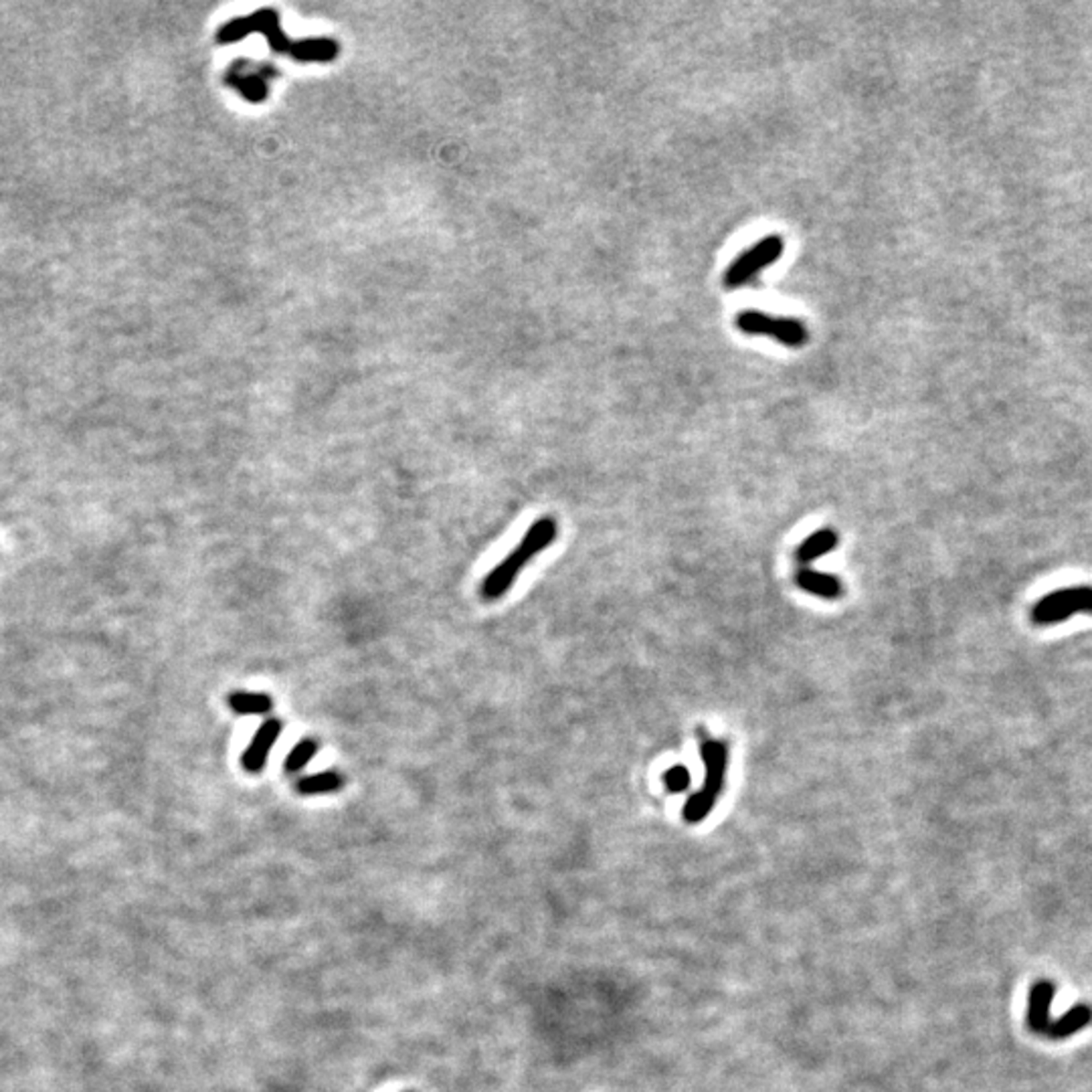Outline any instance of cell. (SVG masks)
Masks as SVG:
<instances>
[{
    "label": "cell",
    "instance_id": "9",
    "mask_svg": "<svg viewBox=\"0 0 1092 1092\" xmlns=\"http://www.w3.org/2000/svg\"><path fill=\"white\" fill-rule=\"evenodd\" d=\"M797 585L802 587L805 593H812V595L827 599V601H834V599L844 595V585L840 579L834 575H827V572L814 571L809 567L799 569Z\"/></svg>",
    "mask_w": 1092,
    "mask_h": 1092
},
{
    "label": "cell",
    "instance_id": "4",
    "mask_svg": "<svg viewBox=\"0 0 1092 1092\" xmlns=\"http://www.w3.org/2000/svg\"><path fill=\"white\" fill-rule=\"evenodd\" d=\"M785 251V241L781 235H769V237L759 239L755 245H751L747 251L737 256L722 276L724 289H739L757 279L761 271H765L769 266L779 261Z\"/></svg>",
    "mask_w": 1092,
    "mask_h": 1092
},
{
    "label": "cell",
    "instance_id": "5",
    "mask_svg": "<svg viewBox=\"0 0 1092 1092\" xmlns=\"http://www.w3.org/2000/svg\"><path fill=\"white\" fill-rule=\"evenodd\" d=\"M734 324L742 334L769 336L787 348H802L809 341V332L802 320L771 316L759 310H742L734 318Z\"/></svg>",
    "mask_w": 1092,
    "mask_h": 1092
},
{
    "label": "cell",
    "instance_id": "8",
    "mask_svg": "<svg viewBox=\"0 0 1092 1092\" xmlns=\"http://www.w3.org/2000/svg\"><path fill=\"white\" fill-rule=\"evenodd\" d=\"M1056 993V985L1050 982L1034 983L1030 992V1005H1028V1025L1035 1034H1046L1050 1018V1003Z\"/></svg>",
    "mask_w": 1092,
    "mask_h": 1092
},
{
    "label": "cell",
    "instance_id": "14",
    "mask_svg": "<svg viewBox=\"0 0 1092 1092\" xmlns=\"http://www.w3.org/2000/svg\"><path fill=\"white\" fill-rule=\"evenodd\" d=\"M316 752H318V742L314 739L299 740L298 745L289 751V755L286 757V762H284L286 773H298V771H302L308 762L314 759Z\"/></svg>",
    "mask_w": 1092,
    "mask_h": 1092
},
{
    "label": "cell",
    "instance_id": "1",
    "mask_svg": "<svg viewBox=\"0 0 1092 1092\" xmlns=\"http://www.w3.org/2000/svg\"><path fill=\"white\" fill-rule=\"evenodd\" d=\"M557 532H559V526L554 518H551V516L539 518V520H536L530 529L526 530L520 544H518L502 562H498L494 571L482 581V589H479L482 591V597L488 601H494V599H500L502 595H506V593L510 591V587L514 585L518 575L524 571L526 564H529L534 557H539L546 546L554 542V539H557Z\"/></svg>",
    "mask_w": 1092,
    "mask_h": 1092
},
{
    "label": "cell",
    "instance_id": "2",
    "mask_svg": "<svg viewBox=\"0 0 1092 1092\" xmlns=\"http://www.w3.org/2000/svg\"><path fill=\"white\" fill-rule=\"evenodd\" d=\"M259 29L266 31V35H269L271 45L276 47L278 51L294 53L302 59H331L334 55V45L328 41L298 43V45L288 41L286 37L281 35V31L278 29V16H273L271 13L253 15L249 18H235V21L221 26L219 35H216V41H219L221 45L233 43V41L243 39V37L249 35L251 31H259Z\"/></svg>",
    "mask_w": 1092,
    "mask_h": 1092
},
{
    "label": "cell",
    "instance_id": "11",
    "mask_svg": "<svg viewBox=\"0 0 1092 1092\" xmlns=\"http://www.w3.org/2000/svg\"><path fill=\"white\" fill-rule=\"evenodd\" d=\"M1092 1020V1010L1088 1005H1076L1072 1007L1068 1013H1064L1062 1018L1058 1020H1052L1048 1030L1044 1035H1048V1038L1054 1040H1062V1038H1068L1075 1032L1082 1030L1085 1025H1088Z\"/></svg>",
    "mask_w": 1092,
    "mask_h": 1092
},
{
    "label": "cell",
    "instance_id": "7",
    "mask_svg": "<svg viewBox=\"0 0 1092 1092\" xmlns=\"http://www.w3.org/2000/svg\"><path fill=\"white\" fill-rule=\"evenodd\" d=\"M281 730H284V722L278 719H271L261 724L256 737L251 739L247 751L241 755V765L247 773H259V771L266 769L269 752L279 739Z\"/></svg>",
    "mask_w": 1092,
    "mask_h": 1092
},
{
    "label": "cell",
    "instance_id": "10",
    "mask_svg": "<svg viewBox=\"0 0 1092 1092\" xmlns=\"http://www.w3.org/2000/svg\"><path fill=\"white\" fill-rule=\"evenodd\" d=\"M837 542H840V539H837L835 530H832V529L815 530L812 536H807V539L799 544L797 554H795L797 562L807 567V564H812L814 561L825 557V554H830L837 546Z\"/></svg>",
    "mask_w": 1092,
    "mask_h": 1092
},
{
    "label": "cell",
    "instance_id": "15",
    "mask_svg": "<svg viewBox=\"0 0 1092 1092\" xmlns=\"http://www.w3.org/2000/svg\"><path fill=\"white\" fill-rule=\"evenodd\" d=\"M690 771L682 765L667 769L664 773V785L670 793H684L690 787Z\"/></svg>",
    "mask_w": 1092,
    "mask_h": 1092
},
{
    "label": "cell",
    "instance_id": "13",
    "mask_svg": "<svg viewBox=\"0 0 1092 1092\" xmlns=\"http://www.w3.org/2000/svg\"><path fill=\"white\" fill-rule=\"evenodd\" d=\"M342 787H344V777L341 773H336V771H322V773L308 775V777L298 779V783H296L298 793H302V795L334 793V791L342 789Z\"/></svg>",
    "mask_w": 1092,
    "mask_h": 1092
},
{
    "label": "cell",
    "instance_id": "6",
    "mask_svg": "<svg viewBox=\"0 0 1092 1092\" xmlns=\"http://www.w3.org/2000/svg\"><path fill=\"white\" fill-rule=\"evenodd\" d=\"M1092 614V587H1070L1044 595L1030 611L1034 625L1050 627L1064 624L1075 615Z\"/></svg>",
    "mask_w": 1092,
    "mask_h": 1092
},
{
    "label": "cell",
    "instance_id": "3",
    "mask_svg": "<svg viewBox=\"0 0 1092 1092\" xmlns=\"http://www.w3.org/2000/svg\"><path fill=\"white\" fill-rule=\"evenodd\" d=\"M700 752L704 761V783L698 793H694L684 805V819L688 824H700L710 815L724 789L729 769V747L722 740H702Z\"/></svg>",
    "mask_w": 1092,
    "mask_h": 1092
},
{
    "label": "cell",
    "instance_id": "12",
    "mask_svg": "<svg viewBox=\"0 0 1092 1092\" xmlns=\"http://www.w3.org/2000/svg\"><path fill=\"white\" fill-rule=\"evenodd\" d=\"M229 706L235 714L241 717H263L271 712L273 700L269 694L263 692H233L229 696Z\"/></svg>",
    "mask_w": 1092,
    "mask_h": 1092
}]
</instances>
